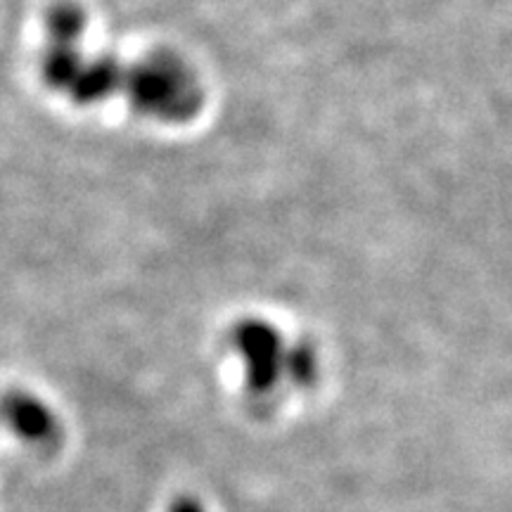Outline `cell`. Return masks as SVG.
Segmentation results:
<instances>
[{"mask_svg": "<svg viewBox=\"0 0 512 512\" xmlns=\"http://www.w3.org/2000/svg\"><path fill=\"white\" fill-rule=\"evenodd\" d=\"M86 17L74 5H60L48 17V48L43 53V79L74 105H98L126 91L131 67H121L112 55H91L83 48Z\"/></svg>", "mask_w": 512, "mask_h": 512, "instance_id": "1", "label": "cell"}, {"mask_svg": "<svg viewBox=\"0 0 512 512\" xmlns=\"http://www.w3.org/2000/svg\"><path fill=\"white\" fill-rule=\"evenodd\" d=\"M126 98L138 114L164 124L190 121L202 107V83L178 55L155 53L131 64Z\"/></svg>", "mask_w": 512, "mask_h": 512, "instance_id": "2", "label": "cell"}]
</instances>
